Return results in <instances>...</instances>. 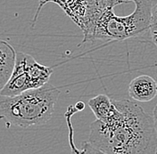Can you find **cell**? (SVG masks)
I'll use <instances>...</instances> for the list:
<instances>
[{
    "label": "cell",
    "mask_w": 157,
    "mask_h": 154,
    "mask_svg": "<svg viewBox=\"0 0 157 154\" xmlns=\"http://www.w3.org/2000/svg\"><path fill=\"white\" fill-rule=\"evenodd\" d=\"M114 110L106 120L90 125L88 142L99 152L111 154L156 153L157 132L154 116L137 103L113 100Z\"/></svg>",
    "instance_id": "6da1fadb"
},
{
    "label": "cell",
    "mask_w": 157,
    "mask_h": 154,
    "mask_svg": "<svg viewBox=\"0 0 157 154\" xmlns=\"http://www.w3.org/2000/svg\"><path fill=\"white\" fill-rule=\"evenodd\" d=\"M150 33H151V37H152V41L157 47V30L150 31Z\"/></svg>",
    "instance_id": "30bf717a"
},
{
    "label": "cell",
    "mask_w": 157,
    "mask_h": 154,
    "mask_svg": "<svg viewBox=\"0 0 157 154\" xmlns=\"http://www.w3.org/2000/svg\"><path fill=\"white\" fill-rule=\"evenodd\" d=\"M135 4L134 12L127 16H117L113 8L107 9L96 21L83 42L90 40H125L145 33L150 29L153 1L128 0Z\"/></svg>",
    "instance_id": "3957f363"
},
{
    "label": "cell",
    "mask_w": 157,
    "mask_h": 154,
    "mask_svg": "<svg viewBox=\"0 0 157 154\" xmlns=\"http://www.w3.org/2000/svg\"><path fill=\"white\" fill-rule=\"evenodd\" d=\"M17 53L6 40L0 39V91L9 81L16 62Z\"/></svg>",
    "instance_id": "52a82bcc"
},
{
    "label": "cell",
    "mask_w": 157,
    "mask_h": 154,
    "mask_svg": "<svg viewBox=\"0 0 157 154\" xmlns=\"http://www.w3.org/2000/svg\"><path fill=\"white\" fill-rule=\"evenodd\" d=\"M59 95V88L48 82L14 96H3L0 119L23 128L44 125L54 114Z\"/></svg>",
    "instance_id": "7a4b0ae2"
},
{
    "label": "cell",
    "mask_w": 157,
    "mask_h": 154,
    "mask_svg": "<svg viewBox=\"0 0 157 154\" xmlns=\"http://www.w3.org/2000/svg\"><path fill=\"white\" fill-rule=\"evenodd\" d=\"M156 153H157V152H156Z\"/></svg>",
    "instance_id": "7c38bea8"
},
{
    "label": "cell",
    "mask_w": 157,
    "mask_h": 154,
    "mask_svg": "<svg viewBox=\"0 0 157 154\" xmlns=\"http://www.w3.org/2000/svg\"><path fill=\"white\" fill-rule=\"evenodd\" d=\"M153 116H154V119H155V128H156L157 132V104L154 109V111H153Z\"/></svg>",
    "instance_id": "8fae6325"
},
{
    "label": "cell",
    "mask_w": 157,
    "mask_h": 154,
    "mask_svg": "<svg viewBox=\"0 0 157 154\" xmlns=\"http://www.w3.org/2000/svg\"><path fill=\"white\" fill-rule=\"evenodd\" d=\"M53 1L57 3L65 13L82 29L84 36L89 33L99 17L109 8L122 3H128V0H40L37 15L42 6ZM37 15L35 16V19Z\"/></svg>",
    "instance_id": "277c9868"
},
{
    "label": "cell",
    "mask_w": 157,
    "mask_h": 154,
    "mask_svg": "<svg viewBox=\"0 0 157 154\" xmlns=\"http://www.w3.org/2000/svg\"><path fill=\"white\" fill-rule=\"evenodd\" d=\"M75 108L78 111H81L85 109V103L83 102H78L76 104H75Z\"/></svg>",
    "instance_id": "9c48e42d"
},
{
    "label": "cell",
    "mask_w": 157,
    "mask_h": 154,
    "mask_svg": "<svg viewBox=\"0 0 157 154\" xmlns=\"http://www.w3.org/2000/svg\"><path fill=\"white\" fill-rule=\"evenodd\" d=\"M88 105L93 111L97 119L106 120L113 112L114 104L106 95H98L89 99Z\"/></svg>",
    "instance_id": "ba28073f"
},
{
    "label": "cell",
    "mask_w": 157,
    "mask_h": 154,
    "mask_svg": "<svg viewBox=\"0 0 157 154\" xmlns=\"http://www.w3.org/2000/svg\"><path fill=\"white\" fill-rule=\"evenodd\" d=\"M35 59L24 53H17L16 62L9 81L0 91L1 96H14L27 90L37 88L32 73Z\"/></svg>",
    "instance_id": "5b68a950"
},
{
    "label": "cell",
    "mask_w": 157,
    "mask_h": 154,
    "mask_svg": "<svg viewBox=\"0 0 157 154\" xmlns=\"http://www.w3.org/2000/svg\"><path fill=\"white\" fill-rule=\"evenodd\" d=\"M128 96L137 102H149L157 96V83L148 75H141L131 80Z\"/></svg>",
    "instance_id": "8992f818"
}]
</instances>
